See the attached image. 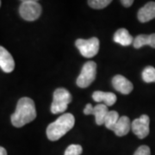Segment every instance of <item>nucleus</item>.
I'll return each mask as SVG.
<instances>
[{"label":"nucleus","mask_w":155,"mask_h":155,"mask_svg":"<svg viewBox=\"0 0 155 155\" xmlns=\"http://www.w3.org/2000/svg\"><path fill=\"white\" fill-rule=\"evenodd\" d=\"M97 76V64L94 61H88L84 65L79 76L78 77L77 85L80 88H86L93 82Z\"/></svg>","instance_id":"5"},{"label":"nucleus","mask_w":155,"mask_h":155,"mask_svg":"<svg viewBox=\"0 0 155 155\" xmlns=\"http://www.w3.org/2000/svg\"><path fill=\"white\" fill-rule=\"evenodd\" d=\"M142 78L146 83H155V68L154 67H147L142 72Z\"/></svg>","instance_id":"17"},{"label":"nucleus","mask_w":155,"mask_h":155,"mask_svg":"<svg viewBox=\"0 0 155 155\" xmlns=\"http://www.w3.org/2000/svg\"><path fill=\"white\" fill-rule=\"evenodd\" d=\"M134 155H151V151L147 146H140L135 151Z\"/></svg>","instance_id":"20"},{"label":"nucleus","mask_w":155,"mask_h":155,"mask_svg":"<svg viewBox=\"0 0 155 155\" xmlns=\"http://www.w3.org/2000/svg\"><path fill=\"white\" fill-rule=\"evenodd\" d=\"M140 22H147L155 18V2H148L140 8L137 15Z\"/></svg>","instance_id":"10"},{"label":"nucleus","mask_w":155,"mask_h":155,"mask_svg":"<svg viewBox=\"0 0 155 155\" xmlns=\"http://www.w3.org/2000/svg\"><path fill=\"white\" fill-rule=\"evenodd\" d=\"M111 0H90L88 1V5L93 9L101 10L107 7L110 4H111Z\"/></svg>","instance_id":"18"},{"label":"nucleus","mask_w":155,"mask_h":155,"mask_svg":"<svg viewBox=\"0 0 155 155\" xmlns=\"http://www.w3.org/2000/svg\"><path fill=\"white\" fill-rule=\"evenodd\" d=\"M72 100V95L67 89H56L54 92V100L51 104V112L53 114H61L65 112Z\"/></svg>","instance_id":"3"},{"label":"nucleus","mask_w":155,"mask_h":155,"mask_svg":"<svg viewBox=\"0 0 155 155\" xmlns=\"http://www.w3.org/2000/svg\"><path fill=\"white\" fill-rule=\"evenodd\" d=\"M121 3L124 7H130L134 4V1L133 0H122Z\"/></svg>","instance_id":"22"},{"label":"nucleus","mask_w":155,"mask_h":155,"mask_svg":"<svg viewBox=\"0 0 155 155\" xmlns=\"http://www.w3.org/2000/svg\"><path fill=\"white\" fill-rule=\"evenodd\" d=\"M83 152V148L80 145H70L65 152V155H80Z\"/></svg>","instance_id":"19"},{"label":"nucleus","mask_w":155,"mask_h":155,"mask_svg":"<svg viewBox=\"0 0 155 155\" xmlns=\"http://www.w3.org/2000/svg\"><path fill=\"white\" fill-rule=\"evenodd\" d=\"M75 124V118L71 113L61 115L55 122L50 123L47 127V136L52 141L58 140L68 133Z\"/></svg>","instance_id":"2"},{"label":"nucleus","mask_w":155,"mask_h":155,"mask_svg":"<svg viewBox=\"0 0 155 155\" xmlns=\"http://www.w3.org/2000/svg\"><path fill=\"white\" fill-rule=\"evenodd\" d=\"M149 116L147 115H142L140 117L134 120L131 123V128L134 134L139 139L146 138L149 134Z\"/></svg>","instance_id":"7"},{"label":"nucleus","mask_w":155,"mask_h":155,"mask_svg":"<svg viewBox=\"0 0 155 155\" xmlns=\"http://www.w3.org/2000/svg\"><path fill=\"white\" fill-rule=\"evenodd\" d=\"M112 85L122 94H129L134 89L133 84L122 75H116L112 78Z\"/></svg>","instance_id":"8"},{"label":"nucleus","mask_w":155,"mask_h":155,"mask_svg":"<svg viewBox=\"0 0 155 155\" xmlns=\"http://www.w3.org/2000/svg\"><path fill=\"white\" fill-rule=\"evenodd\" d=\"M0 155H7L6 150L3 147H0Z\"/></svg>","instance_id":"23"},{"label":"nucleus","mask_w":155,"mask_h":155,"mask_svg":"<svg viewBox=\"0 0 155 155\" xmlns=\"http://www.w3.org/2000/svg\"><path fill=\"white\" fill-rule=\"evenodd\" d=\"M108 112H109L108 107L105 104H97L93 107L91 115H93L95 116L96 123L97 125H103V124H104V119H105Z\"/></svg>","instance_id":"15"},{"label":"nucleus","mask_w":155,"mask_h":155,"mask_svg":"<svg viewBox=\"0 0 155 155\" xmlns=\"http://www.w3.org/2000/svg\"><path fill=\"white\" fill-rule=\"evenodd\" d=\"M92 109H93V106L91 105V104H86L84 110V115H91V111H92Z\"/></svg>","instance_id":"21"},{"label":"nucleus","mask_w":155,"mask_h":155,"mask_svg":"<svg viewBox=\"0 0 155 155\" xmlns=\"http://www.w3.org/2000/svg\"><path fill=\"white\" fill-rule=\"evenodd\" d=\"M134 48H140L148 45L150 47L155 48V34L152 35H139L134 39Z\"/></svg>","instance_id":"13"},{"label":"nucleus","mask_w":155,"mask_h":155,"mask_svg":"<svg viewBox=\"0 0 155 155\" xmlns=\"http://www.w3.org/2000/svg\"><path fill=\"white\" fill-rule=\"evenodd\" d=\"M114 41L122 46H129L134 42V38L126 28H120L114 35Z\"/></svg>","instance_id":"14"},{"label":"nucleus","mask_w":155,"mask_h":155,"mask_svg":"<svg viewBox=\"0 0 155 155\" xmlns=\"http://www.w3.org/2000/svg\"><path fill=\"white\" fill-rule=\"evenodd\" d=\"M131 128V122L130 120L127 116H121L119 117L118 121L116 124L114 125V127H112V131H114V133L116 134L117 136H124L128 134Z\"/></svg>","instance_id":"11"},{"label":"nucleus","mask_w":155,"mask_h":155,"mask_svg":"<svg viewBox=\"0 0 155 155\" xmlns=\"http://www.w3.org/2000/svg\"><path fill=\"white\" fill-rule=\"evenodd\" d=\"M0 68L6 73H10L15 69L13 57L4 47L0 46Z\"/></svg>","instance_id":"9"},{"label":"nucleus","mask_w":155,"mask_h":155,"mask_svg":"<svg viewBox=\"0 0 155 155\" xmlns=\"http://www.w3.org/2000/svg\"><path fill=\"white\" fill-rule=\"evenodd\" d=\"M36 118V110L34 101L29 97H22L18 100L16 111L11 117L14 127H22Z\"/></svg>","instance_id":"1"},{"label":"nucleus","mask_w":155,"mask_h":155,"mask_svg":"<svg viewBox=\"0 0 155 155\" xmlns=\"http://www.w3.org/2000/svg\"><path fill=\"white\" fill-rule=\"evenodd\" d=\"M19 7V13L21 17L26 21H35L41 14V6L35 0H24L21 2Z\"/></svg>","instance_id":"4"},{"label":"nucleus","mask_w":155,"mask_h":155,"mask_svg":"<svg viewBox=\"0 0 155 155\" xmlns=\"http://www.w3.org/2000/svg\"><path fill=\"white\" fill-rule=\"evenodd\" d=\"M92 98L95 102L104 103L106 106H112L116 102V96L112 92H104L97 91L93 92Z\"/></svg>","instance_id":"12"},{"label":"nucleus","mask_w":155,"mask_h":155,"mask_svg":"<svg viewBox=\"0 0 155 155\" xmlns=\"http://www.w3.org/2000/svg\"><path fill=\"white\" fill-rule=\"evenodd\" d=\"M0 6H1V1H0Z\"/></svg>","instance_id":"24"},{"label":"nucleus","mask_w":155,"mask_h":155,"mask_svg":"<svg viewBox=\"0 0 155 155\" xmlns=\"http://www.w3.org/2000/svg\"><path fill=\"white\" fill-rule=\"evenodd\" d=\"M119 119V114L115 110H111L108 112L105 119H104V125L105 127L111 130L112 127H114V125L116 124L117 121Z\"/></svg>","instance_id":"16"},{"label":"nucleus","mask_w":155,"mask_h":155,"mask_svg":"<svg viewBox=\"0 0 155 155\" xmlns=\"http://www.w3.org/2000/svg\"><path fill=\"white\" fill-rule=\"evenodd\" d=\"M75 45L80 54L85 58H92L97 55L99 51V40L97 37H92L89 40L78 39Z\"/></svg>","instance_id":"6"}]
</instances>
